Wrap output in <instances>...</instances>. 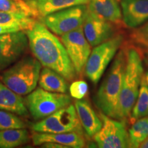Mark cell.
I'll use <instances>...</instances> for the list:
<instances>
[{
	"mask_svg": "<svg viewBox=\"0 0 148 148\" xmlns=\"http://www.w3.org/2000/svg\"><path fill=\"white\" fill-rule=\"evenodd\" d=\"M88 86L85 81H75L69 86V93L72 97L77 99H83L88 92Z\"/></svg>",
	"mask_w": 148,
	"mask_h": 148,
	"instance_id": "26",
	"label": "cell"
},
{
	"mask_svg": "<svg viewBox=\"0 0 148 148\" xmlns=\"http://www.w3.org/2000/svg\"><path fill=\"white\" fill-rule=\"evenodd\" d=\"M0 110L13 112L20 116L28 114L25 99L3 82H0Z\"/></svg>",
	"mask_w": 148,
	"mask_h": 148,
	"instance_id": "17",
	"label": "cell"
},
{
	"mask_svg": "<svg viewBox=\"0 0 148 148\" xmlns=\"http://www.w3.org/2000/svg\"><path fill=\"white\" fill-rule=\"evenodd\" d=\"M123 41V36L122 35H114L93 48L84 67L86 76L93 84H97L100 80Z\"/></svg>",
	"mask_w": 148,
	"mask_h": 148,
	"instance_id": "6",
	"label": "cell"
},
{
	"mask_svg": "<svg viewBox=\"0 0 148 148\" xmlns=\"http://www.w3.org/2000/svg\"><path fill=\"white\" fill-rule=\"evenodd\" d=\"M32 129L36 132L83 133L75 106L71 103L34 123Z\"/></svg>",
	"mask_w": 148,
	"mask_h": 148,
	"instance_id": "7",
	"label": "cell"
},
{
	"mask_svg": "<svg viewBox=\"0 0 148 148\" xmlns=\"http://www.w3.org/2000/svg\"><path fill=\"white\" fill-rule=\"evenodd\" d=\"M87 4L63 9L40 18V21L53 34L62 36L82 26L87 14Z\"/></svg>",
	"mask_w": 148,
	"mask_h": 148,
	"instance_id": "8",
	"label": "cell"
},
{
	"mask_svg": "<svg viewBox=\"0 0 148 148\" xmlns=\"http://www.w3.org/2000/svg\"><path fill=\"white\" fill-rule=\"evenodd\" d=\"M79 121L86 135L93 137L102 127V121L96 114L90 103L86 99H77L75 102Z\"/></svg>",
	"mask_w": 148,
	"mask_h": 148,
	"instance_id": "15",
	"label": "cell"
},
{
	"mask_svg": "<svg viewBox=\"0 0 148 148\" xmlns=\"http://www.w3.org/2000/svg\"><path fill=\"white\" fill-rule=\"evenodd\" d=\"M71 103V97L66 94L49 92L40 87L35 88L25 99V106L35 120L44 119Z\"/></svg>",
	"mask_w": 148,
	"mask_h": 148,
	"instance_id": "5",
	"label": "cell"
},
{
	"mask_svg": "<svg viewBox=\"0 0 148 148\" xmlns=\"http://www.w3.org/2000/svg\"><path fill=\"white\" fill-rule=\"evenodd\" d=\"M125 66L126 53L120 50L93 99L101 112L113 119L115 118Z\"/></svg>",
	"mask_w": 148,
	"mask_h": 148,
	"instance_id": "3",
	"label": "cell"
},
{
	"mask_svg": "<svg viewBox=\"0 0 148 148\" xmlns=\"http://www.w3.org/2000/svg\"><path fill=\"white\" fill-rule=\"evenodd\" d=\"M25 123L13 112L0 110V131L8 129L25 128Z\"/></svg>",
	"mask_w": 148,
	"mask_h": 148,
	"instance_id": "25",
	"label": "cell"
},
{
	"mask_svg": "<svg viewBox=\"0 0 148 148\" xmlns=\"http://www.w3.org/2000/svg\"><path fill=\"white\" fill-rule=\"evenodd\" d=\"M29 132L25 128L0 131V148H14L28 143Z\"/></svg>",
	"mask_w": 148,
	"mask_h": 148,
	"instance_id": "21",
	"label": "cell"
},
{
	"mask_svg": "<svg viewBox=\"0 0 148 148\" xmlns=\"http://www.w3.org/2000/svg\"><path fill=\"white\" fill-rule=\"evenodd\" d=\"M21 29L17 27L8 26V25H0V35L7 34L10 32H14L21 31Z\"/></svg>",
	"mask_w": 148,
	"mask_h": 148,
	"instance_id": "28",
	"label": "cell"
},
{
	"mask_svg": "<svg viewBox=\"0 0 148 148\" xmlns=\"http://www.w3.org/2000/svg\"><path fill=\"white\" fill-rule=\"evenodd\" d=\"M138 147L140 148H148V137L147 138H145V140L142 142L140 144Z\"/></svg>",
	"mask_w": 148,
	"mask_h": 148,
	"instance_id": "29",
	"label": "cell"
},
{
	"mask_svg": "<svg viewBox=\"0 0 148 148\" xmlns=\"http://www.w3.org/2000/svg\"><path fill=\"white\" fill-rule=\"evenodd\" d=\"M130 114V121H135L144 116H148V85L143 76L140 84L138 94L136 102Z\"/></svg>",
	"mask_w": 148,
	"mask_h": 148,
	"instance_id": "22",
	"label": "cell"
},
{
	"mask_svg": "<svg viewBox=\"0 0 148 148\" xmlns=\"http://www.w3.org/2000/svg\"><path fill=\"white\" fill-rule=\"evenodd\" d=\"M39 14L40 18L47 14L75 6L87 4L89 0H29Z\"/></svg>",
	"mask_w": 148,
	"mask_h": 148,
	"instance_id": "19",
	"label": "cell"
},
{
	"mask_svg": "<svg viewBox=\"0 0 148 148\" xmlns=\"http://www.w3.org/2000/svg\"><path fill=\"white\" fill-rule=\"evenodd\" d=\"M38 85L47 91L60 93H66L69 88L66 79L62 75L47 67L40 71Z\"/></svg>",
	"mask_w": 148,
	"mask_h": 148,
	"instance_id": "18",
	"label": "cell"
},
{
	"mask_svg": "<svg viewBox=\"0 0 148 148\" xmlns=\"http://www.w3.org/2000/svg\"><path fill=\"white\" fill-rule=\"evenodd\" d=\"M84 36L90 46L95 47L114 36V25L88 10L82 25Z\"/></svg>",
	"mask_w": 148,
	"mask_h": 148,
	"instance_id": "12",
	"label": "cell"
},
{
	"mask_svg": "<svg viewBox=\"0 0 148 148\" xmlns=\"http://www.w3.org/2000/svg\"><path fill=\"white\" fill-rule=\"evenodd\" d=\"M88 10L112 24H120L122 12L119 0H89Z\"/></svg>",
	"mask_w": 148,
	"mask_h": 148,
	"instance_id": "16",
	"label": "cell"
},
{
	"mask_svg": "<svg viewBox=\"0 0 148 148\" xmlns=\"http://www.w3.org/2000/svg\"><path fill=\"white\" fill-rule=\"evenodd\" d=\"M143 77H144V79H145V82L147 83V84L148 85V71L147 72V73H146L145 75V76H143Z\"/></svg>",
	"mask_w": 148,
	"mask_h": 148,
	"instance_id": "31",
	"label": "cell"
},
{
	"mask_svg": "<svg viewBox=\"0 0 148 148\" xmlns=\"http://www.w3.org/2000/svg\"><path fill=\"white\" fill-rule=\"evenodd\" d=\"M134 37L141 45L148 43V23L135 33Z\"/></svg>",
	"mask_w": 148,
	"mask_h": 148,
	"instance_id": "27",
	"label": "cell"
},
{
	"mask_svg": "<svg viewBox=\"0 0 148 148\" xmlns=\"http://www.w3.org/2000/svg\"><path fill=\"white\" fill-rule=\"evenodd\" d=\"M125 53L126 66L114 118L118 120L126 119L130 116L143 73L142 59L137 49L130 47Z\"/></svg>",
	"mask_w": 148,
	"mask_h": 148,
	"instance_id": "2",
	"label": "cell"
},
{
	"mask_svg": "<svg viewBox=\"0 0 148 148\" xmlns=\"http://www.w3.org/2000/svg\"><path fill=\"white\" fill-rule=\"evenodd\" d=\"M35 18L0 10V25L17 27L26 31L33 26Z\"/></svg>",
	"mask_w": 148,
	"mask_h": 148,
	"instance_id": "24",
	"label": "cell"
},
{
	"mask_svg": "<svg viewBox=\"0 0 148 148\" xmlns=\"http://www.w3.org/2000/svg\"><path fill=\"white\" fill-rule=\"evenodd\" d=\"M0 10L34 18H40L38 10L29 0H0Z\"/></svg>",
	"mask_w": 148,
	"mask_h": 148,
	"instance_id": "20",
	"label": "cell"
},
{
	"mask_svg": "<svg viewBox=\"0 0 148 148\" xmlns=\"http://www.w3.org/2000/svg\"><path fill=\"white\" fill-rule=\"evenodd\" d=\"M60 40L65 47L77 74L84 69L89 57L90 45L84 36L82 26L60 36Z\"/></svg>",
	"mask_w": 148,
	"mask_h": 148,
	"instance_id": "10",
	"label": "cell"
},
{
	"mask_svg": "<svg viewBox=\"0 0 148 148\" xmlns=\"http://www.w3.org/2000/svg\"><path fill=\"white\" fill-rule=\"evenodd\" d=\"M32 138L35 145H40L44 143H56L66 146L67 148H82L86 144L82 134L75 132L65 133L35 132Z\"/></svg>",
	"mask_w": 148,
	"mask_h": 148,
	"instance_id": "14",
	"label": "cell"
},
{
	"mask_svg": "<svg viewBox=\"0 0 148 148\" xmlns=\"http://www.w3.org/2000/svg\"><path fill=\"white\" fill-rule=\"evenodd\" d=\"M130 147H138L148 137V116L135 121L128 131Z\"/></svg>",
	"mask_w": 148,
	"mask_h": 148,
	"instance_id": "23",
	"label": "cell"
},
{
	"mask_svg": "<svg viewBox=\"0 0 148 148\" xmlns=\"http://www.w3.org/2000/svg\"><path fill=\"white\" fill-rule=\"evenodd\" d=\"M25 32L29 49L42 66L56 71L67 81L75 79L76 71L63 44L41 21H35Z\"/></svg>",
	"mask_w": 148,
	"mask_h": 148,
	"instance_id": "1",
	"label": "cell"
},
{
	"mask_svg": "<svg viewBox=\"0 0 148 148\" xmlns=\"http://www.w3.org/2000/svg\"><path fill=\"white\" fill-rule=\"evenodd\" d=\"M28 46V38L23 30L0 35V71L17 61Z\"/></svg>",
	"mask_w": 148,
	"mask_h": 148,
	"instance_id": "11",
	"label": "cell"
},
{
	"mask_svg": "<svg viewBox=\"0 0 148 148\" xmlns=\"http://www.w3.org/2000/svg\"><path fill=\"white\" fill-rule=\"evenodd\" d=\"M121 6L123 23L130 28L148 20V0H121Z\"/></svg>",
	"mask_w": 148,
	"mask_h": 148,
	"instance_id": "13",
	"label": "cell"
},
{
	"mask_svg": "<svg viewBox=\"0 0 148 148\" xmlns=\"http://www.w3.org/2000/svg\"><path fill=\"white\" fill-rule=\"evenodd\" d=\"M142 45L145 46L146 47V50H145V61L147 62V63L148 64V43L147 44H143Z\"/></svg>",
	"mask_w": 148,
	"mask_h": 148,
	"instance_id": "30",
	"label": "cell"
},
{
	"mask_svg": "<svg viewBox=\"0 0 148 148\" xmlns=\"http://www.w3.org/2000/svg\"><path fill=\"white\" fill-rule=\"evenodd\" d=\"M102 121V127L93 138L97 146L101 148L130 147L128 132L123 122L117 121L99 113Z\"/></svg>",
	"mask_w": 148,
	"mask_h": 148,
	"instance_id": "9",
	"label": "cell"
},
{
	"mask_svg": "<svg viewBox=\"0 0 148 148\" xmlns=\"http://www.w3.org/2000/svg\"><path fill=\"white\" fill-rule=\"evenodd\" d=\"M41 64L35 57L27 56L8 69L3 70L1 79L5 85L20 95H26L36 88Z\"/></svg>",
	"mask_w": 148,
	"mask_h": 148,
	"instance_id": "4",
	"label": "cell"
}]
</instances>
